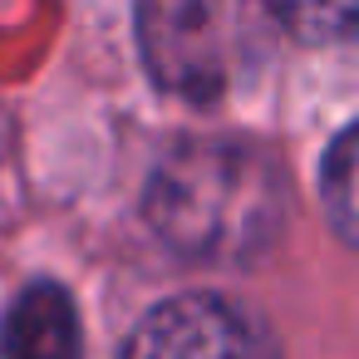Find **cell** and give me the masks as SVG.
I'll return each mask as SVG.
<instances>
[{
    "label": "cell",
    "instance_id": "277c9868",
    "mask_svg": "<svg viewBox=\"0 0 359 359\" xmlns=\"http://www.w3.org/2000/svg\"><path fill=\"white\" fill-rule=\"evenodd\" d=\"M79 310L60 280H30L0 320V354L6 359H79Z\"/></svg>",
    "mask_w": 359,
    "mask_h": 359
},
{
    "label": "cell",
    "instance_id": "8992f818",
    "mask_svg": "<svg viewBox=\"0 0 359 359\" xmlns=\"http://www.w3.org/2000/svg\"><path fill=\"white\" fill-rule=\"evenodd\" d=\"M349 172H354V133L339 128V138L330 143V158L320 168V182H325V207L334 217V231L339 236H354V187H349Z\"/></svg>",
    "mask_w": 359,
    "mask_h": 359
},
{
    "label": "cell",
    "instance_id": "5b68a950",
    "mask_svg": "<svg viewBox=\"0 0 359 359\" xmlns=\"http://www.w3.org/2000/svg\"><path fill=\"white\" fill-rule=\"evenodd\" d=\"M261 6L280 30L310 45H334L354 30V0H261Z\"/></svg>",
    "mask_w": 359,
    "mask_h": 359
},
{
    "label": "cell",
    "instance_id": "3957f363",
    "mask_svg": "<svg viewBox=\"0 0 359 359\" xmlns=\"http://www.w3.org/2000/svg\"><path fill=\"white\" fill-rule=\"evenodd\" d=\"M118 359H280V344L226 295H172L133 325Z\"/></svg>",
    "mask_w": 359,
    "mask_h": 359
},
{
    "label": "cell",
    "instance_id": "6da1fadb",
    "mask_svg": "<svg viewBox=\"0 0 359 359\" xmlns=\"http://www.w3.org/2000/svg\"><path fill=\"white\" fill-rule=\"evenodd\" d=\"M143 212L177 256L251 266L276 251L290 187L280 158L251 138H182L153 168Z\"/></svg>",
    "mask_w": 359,
    "mask_h": 359
},
{
    "label": "cell",
    "instance_id": "7a4b0ae2",
    "mask_svg": "<svg viewBox=\"0 0 359 359\" xmlns=\"http://www.w3.org/2000/svg\"><path fill=\"white\" fill-rule=\"evenodd\" d=\"M148 74L192 104H217L271 55L276 20L261 0H138Z\"/></svg>",
    "mask_w": 359,
    "mask_h": 359
}]
</instances>
